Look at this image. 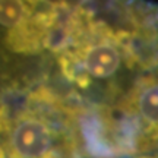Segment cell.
<instances>
[{"label":"cell","mask_w":158,"mask_h":158,"mask_svg":"<svg viewBox=\"0 0 158 158\" xmlns=\"http://www.w3.org/2000/svg\"><path fill=\"white\" fill-rule=\"evenodd\" d=\"M56 135L45 120L22 116L13 124L9 136L10 158H50Z\"/></svg>","instance_id":"cell-1"},{"label":"cell","mask_w":158,"mask_h":158,"mask_svg":"<svg viewBox=\"0 0 158 158\" xmlns=\"http://www.w3.org/2000/svg\"><path fill=\"white\" fill-rule=\"evenodd\" d=\"M57 18L59 12L54 7L35 13L34 16H29L21 25L10 29L6 38V44L13 53L31 54L38 51L44 35L54 25Z\"/></svg>","instance_id":"cell-2"},{"label":"cell","mask_w":158,"mask_h":158,"mask_svg":"<svg viewBox=\"0 0 158 158\" xmlns=\"http://www.w3.org/2000/svg\"><path fill=\"white\" fill-rule=\"evenodd\" d=\"M79 62L85 70V75L97 79L113 76L122 63V51L113 43L101 41L91 45H85L81 50Z\"/></svg>","instance_id":"cell-3"},{"label":"cell","mask_w":158,"mask_h":158,"mask_svg":"<svg viewBox=\"0 0 158 158\" xmlns=\"http://www.w3.org/2000/svg\"><path fill=\"white\" fill-rule=\"evenodd\" d=\"M133 102L148 130L157 129V81L152 78L143 79L139 84V89H136Z\"/></svg>","instance_id":"cell-4"},{"label":"cell","mask_w":158,"mask_h":158,"mask_svg":"<svg viewBox=\"0 0 158 158\" xmlns=\"http://www.w3.org/2000/svg\"><path fill=\"white\" fill-rule=\"evenodd\" d=\"M0 158H3V151H2V148H0Z\"/></svg>","instance_id":"cell-5"}]
</instances>
